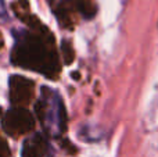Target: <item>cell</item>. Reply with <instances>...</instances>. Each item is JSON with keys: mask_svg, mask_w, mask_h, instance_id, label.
I'll use <instances>...</instances> for the list:
<instances>
[{"mask_svg": "<svg viewBox=\"0 0 158 157\" xmlns=\"http://www.w3.org/2000/svg\"><path fill=\"white\" fill-rule=\"evenodd\" d=\"M6 14H7L6 3H4V0H0V18H2V17H6Z\"/></svg>", "mask_w": 158, "mask_h": 157, "instance_id": "7a4b0ae2", "label": "cell"}, {"mask_svg": "<svg viewBox=\"0 0 158 157\" xmlns=\"http://www.w3.org/2000/svg\"><path fill=\"white\" fill-rule=\"evenodd\" d=\"M43 125L52 136H57L63 129L64 106L60 95L54 89L44 88L43 92Z\"/></svg>", "mask_w": 158, "mask_h": 157, "instance_id": "6da1fadb", "label": "cell"}]
</instances>
